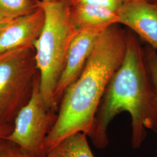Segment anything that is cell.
I'll return each instance as SVG.
<instances>
[{
  "mask_svg": "<svg viewBox=\"0 0 157 157\" xmlns=\"http://www.w3.org/2000/svg\"><path fill=\"white\" fill-rule=\"evenodd\" d=\"M128 112L132 119L131 143L134 149L146 139V129L157 133V100L138 37L128 31L124 59L107 85L89 136L97 148L109 144L108 129L114 118Z\"/></svg>",
  "mask_w": 157,
  "mask_h": 157,
  "instance_id": "6da1fadb",
  "label": "cell"
},
{
  "mask_svg": "<svg viewBox=\"0 0 157 157\" xmlns=\"http://www.w3.org/2000/svg\"><path fill=\"white\" fill-rule=\"evenodd\" d=\"M116 25L100 35L83 71L62 96L56 121L46 137V155L70 135L88 136L107 85L124 59L128 31Z\"/></svg>",
  "mask_w": 157,
  "mask_h": 157,
  "instance_id": "7a4b0ae2",
  "label": "cell"
},
{
  "mask_svg": "<svg viewBox=\"0 0 157 157\" xmlns=\"http://www.w3.org/2000/svg\"><path fill=\"white\" fill-rule=\"evenodd\" d=\"M40 5L44 11L45 21L34 44L40 91L47 107L56 111L55 91L65 65L71 43L78 29L71 17L69 0H40Z\"/></svg>",
  "mask_w": 157,
  "mask_h": 157,
  "instance_id": "3957f363",
  "label": "cell"
},
{
  "mask_svg": "<svg viewBox=\"0 0 157 157\" xmlns=\"http://www.w3.org/2000/svg\"><path fill=\"white\" fill-rule=\"evenodd\" d=\"M38 73L33 46L0 54V122L13 124L32 95Z\"/></svg>",
  "mask_w": 157,
  "mask_h": 157,
  "instance_id": "277c9868",
  "label": "cell"
},
{
  "mask_svg": "<svg viewBox=\"0 0 157 157\" xmlns=\"http://www.w3.org/2000/svg\"><path fill=\"white\" fill-rule=\"evenodd\" d=\"M56 112L47 107L42 98L38 73L32 95L17 114L13 129L6 139L32 157H46L44 143L56 121Z\"/></svg>",
  "mask_w": 157,
  "mask_h": 157,
  "instance_id": "5b68a950",
  "label": "cell"
},
{
  "mask_svg": "<svg viewBox=\"0 0 157 157\" xmlns=\"http://www.w3.org/2000/svg\"><path fill=\"white\" fill-rule=\"evenodd\" d=\"M107 28L87 26L78 30L71 43L65 65L55 91L54 100L57 107L67 87L83 71L98 37Z\"/></svg>",
  "mask_w": 157,
  "mask_h": 157,
  "instance_id": "8992f818",
  "label": "cell"
},
{
  "mask_svg": "<svg viewBox=\"0 0 157 157\" xmlns=\"http://www.w3.org/2000/svg\"><path fill=\"white\" fill-rule=\"evenodd\" d=\"M118 24L125 25L157 52V4L146 0H125L118 11Z\"/></svg>",
  "mask_w": 157,
  "mask_h": 157,
  "instance_id": "52a82bcc",
  "label": "cell"
},
{
  "mask_svg": "<svg viewBox=\"0 0 157 157\" xmlns=\"http://www.w3.org/2000/svg\"><path fill=\"white\" fill-rule=\"evenodd\" d=\"M44 21V11L40 5L33 12L11 20L0 33V54L23 47H34Z\"/></svg>",
  "mask_w": 157,
  "mask_h": 157,
  "instance_id": "ba28073f",
  "label": "cell"
},
{
  "mask_svg": "<svg viewBox=\"0 0 157 157\" xmlns=\"http://www.w3.org/2000/svg\"><path fill=\"white\" fill-rule=\"evenodd\" d=\"M70 14L75 26L109 27L118 24V12L86 3L70 4Z\"/></svg>",
  "mask_w": 157,
  "mask_h": 157,
  "instance_id": "9c48e42d",
  "label": "cell"
},
{
  "mask_svg": "<svg viewBox=\"0 0 157 157\" xmlns=\"http://www.w3.org/2000/svg\"><path fill=\"white\" fill-rule=\"evenodd\" d=\"M87 136L82 132L67 136L48 152L45 157H95Z\"/></svg>",
  "mask_w": 157,
  "mask_h": 157,
  "instance_id": "30bf717a",
  "label": "cell"
},
{
  "mask_svg": "<svg viewBox=\"0 0 157 157\" xmlns=\"http://www.w3.org/2000/svg\"><path fill=\"white\" fill-rule=\"evenodd\" d=\"M39 6L40 0H0V15L12 20L29 14Z\"/></svg>",
  "mask_w": 157,
  "mask_h": 157,
  "instance_id": "8fae6325",
  "label": "cell"
},
{
  "mask_svg": "<svg viewBox=\"0 0 157 157\" xmlns=\"http://www.w3.org/2000/svg\"><path fill=\"white\" fill-rule=\"evenodd\" d=\"M146 63L154 87L157 100V52L149 45L144 47ZM154 157H157V151Z\"/></svg>",
  "mask_w": 157,
  "mask_h": 157,
  "instance_id": "7c38bea8",
  "label": "cell"
},
{
  "mask_svg": "<svg viewBox=\"0 0 157 157\" xmlns=\"http://www.w3.org/2000/svg\"><path fill=\"white\" fill-rule=\"evenodd\" d=\"M0 157H33L6 139L0 140Z\"/></svg>",
  "mask_w": 157,
  "mask_h": 157,
  "instance_id": "4fadbf2b",
  "label": "cell"
},
{
  "mask_svg": "<svg viewBox=\"0 0 157 157\" xmlns=\"http://www.w3.org/2000/svg\"><path fill=\"white\" fill-rule=\"evenodd\" d=\"M125 0H71V4L76 3H86L118 12L122 7Z\"/></svg>",
  "mask_w": 157,
  "mask_h": 157,
  "instance_id": "5bb4252c",
  "label": "cell"
},
{
  "mask_svg": "<svg viewBox=\"0 0 157 157\" xmlns=\"http://www.w3.org/2000/svg\"><path fill=\"white\" fill-rule=\"evenodd\" d=\"M13 124H4L0 122V140L6 139L11 133L13 129Z\"/></svg>",
  "mask_w": 157,
  "mask_h": 157,
  "instance_id": "9a60e30c",
  "label": "cell"
},
{
  "mask_svg": "<svg viewBox=\"0 0 157 157\" xmlns=\"http://www.w3.org/2000/svg\"><path fill=\"white\" fill-rule=\"evenodd\" d=\"M11 20H8L0 15V33L6 27L7 23L9 22Z\"/></svg>",
  "mask_w": 157,
  "mask_h": 157,
  "instance_id": "2e32d148",
  "label": "cell"
},
{
  "mask_svg": "<svg viewBox=\"0 0 157 157\" xmlns=\"http://www.w3.org/2000/svg\"><path fill=\"white\" fill-rule=\"evenodd\" d=\"M40 1H44V2H53V1H62V0H40Z\"/></svg>",
  "mask_w": 157,
  "mask_h": 157,
  "instance_id": "e0dca14e",
  "label": "cell"
},
{
  "mask_svg": "<svg viewBox=\"0 0 157 157\" xmlns=\"http://www.w3.org/2000/svg\"><path fill=\"white\" fill-rule=\"evenodd\" d=\"M148 2H151V3H154V4H157V0H146Z\"/></svg>",
  "mask_w": 157,
  "mask_h": 157,
  "instance_id": "ac0fdd59",
  "label": "cell"
},
{
  "mask_svg": "<svg viewBox=\"0 0 157 157\" xmlns=\"http://www.w3.org/2000/svg\"><path fill=\"white\" fill-rule=\"evenodd\" d=\"M71 1V0H70V1Z\"/></svg>",
  "mask_w": 157,
  "mask_h": 157,
  "instance_id": "d6986e66",
  "label": "cell"
}]
</instances>
